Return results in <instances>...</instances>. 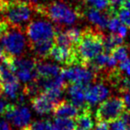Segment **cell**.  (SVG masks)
Wrapping results in <instances>:
<instances>
[{
	"label": "cell",
	"mask_w": 130,
	"mask_h": 130,
	"mask_svg": "<svg viewBox=\"0 0 130 130\" xmlns=\"http://www.w3.org/2000/svg\"><path fill=\"white\" fill-rule=\"evenodd\" d=\"M104 51V36L101 33L95 32L90 28L82 31L80 41L75 47L79 66L85 67Z\"/></svg>",
	"instance_id": "1"
},
{
	"label": "cell",
	"mask_w": 130,
	"mask_h": 130,
	"mask_svg": "<svg viewBox=\"0 0 130 130\" xmlns=\"http://www.w3.org/2000/svg\"><path fill=\"white\" fill-rule=\"evenodd\" d=\"M0 10L9 24L21 27L30 20L35 8L33 4L24 0H0Z\"/></svg>",
	"instance_id": "2"
},
{
	"label": "cell",
	"mask_w": 130,
	"mask_h": 130,
	"mask_svg": "<svg viewBox=\"0 0 130 130\" xmlns=\"http://www.w3.org/2000/svg\"><path fill=\"white\" fill-rule=\"evenodd\" d=\"M38 13L44 15L58 24L73 25L79 18V13L62 2H52L48 5H34Z\"/></svg>",
	"instance_id": "3"
},
{
	"label": "cell",
	"mask_w": 130,
	"mask_h": 130,
	"mask_svg": "<svg viewBox=\"0 0 130 130\" xmlns=\"http://www.w3.org/2000/svg\"><path fill=\"white\" fill-rule=\"evenodd\" d=\"M5 53L12 58H20L25 54L27 48V40L21 27L12 26L1 37Z\"/></svg>",
	"instance_id": "4"
},
{
	"label": "cell",
	"mask_w": 130,
	"mask_h": 130,
	"mask_svg": "<svg viewBox=\"0 0 130 130\" xmlns=\"http://www.w3.org/2000/svg\"><path fill=\"white\" fill-rule=\"evenodd\" d=\"M37 59L32 58H12L10 61V67L18 80L25 83L35 82L38 79L36 72Z\"/></svg>",
	"instance_id": "5"
},
{
	"label": "cell",
	"mask_w": 130,
	"mask_h": 130,
	"mask_svg": "<svg viewBox=\"0 0 130 130\" xmlns=\"http://www.w3.org/2000/svg\"><path fill=\"white\" fill-rule=\"evenodd\" d=\"M126 111L127 108L123 98H111L104 100L99 104L96 111V118L98 121L111 122L121 118Z\"/></svg>",
	"instance_id": "6"
},
{
	"label": "cell",
	"mask_w": 130,
	"mask_h": 130,
	"mask_svg": "<svg viewBox=\"0 0 130 130\" xmlns=\"http://www.w3.org/2000/svg\"><path fill=\"white\" fill-rule=\"evenodd\" d=\"M26 33L29 44L38 42L54 40L56 27L50 21L44 20L33 21L27 26Z\"/></svg>",
	"instance_id": "7"
},
{
	"label": "cell",
	"mask_w": 130,
	"mask_h": 130,
	"mask_svg": "<svg viewBox=\"0 0 130 130\" xmlns=\"http://www.w3.org/2000/svg\"><path fill=\"white\" fill-rule=\"evenodd\" d=\"M60 76L66 82L89 87L95 79V73L87 67H71L61 69Z\"/></svg>",
	"instance_id": "8"
},
{
	"label": "cell",
	"mask_w": 130,
	"mask_h": 130,
	"mask_svg": "<svg viewBox=\"0 0 130 130\" xmlns=\"http://www.w3.org/2000/svg\"><path fill=\"white\" fill-rule=\"evenodd\" d=\"M4 115L7 120L12 121L14 127L19 128L27 127L32 118L30 110L23 104H9Z\"/></svg>",
	"instance_id": "9"
},
{
	"label": "cell",
	"mask_w": 130,
	"mask_h": 130,
	"mask_svg": "<svg viewBox=\"0 0 130 130\" xmlns=\"http://www.w3.org/2000/svg\"><path fill=\"white\" fill-rule=\"evenodd\" d=\"M109 94V89L103 83H96L92 86L89 85L85 92L86 103L89 106H94L104 101Z\"/></svg>",
	"instance_id": "10"
},
{
	"label": "cell",
	"mask_w": 130,
	"mask_h": 130,
	"mask_svg": "<svg viewBox=\"0 0 130 130\" xmlns=\"http://www.w3.org/2000/svg\"><path fill=\"white\" fill-rule=\"evenodd\" d=\"M87 88L88 87L86 86L76 83H71L67 87V94L70 98V102L80 111L82 109L89 107L86 103L85 99V92Z\"/></svg>",
	"instance_id": "11"
},
{
	"label": "cell",
	"mask_w": 130,
	"mask_h": 130,
	"mask_svg": "<svg viewBox=\"0 0 130 130\" xmlns=\"http://www.w3.org/2000/svg\"><path fill=\"white\" fill-rule=\"evenodd\" d=\"M57 104L51 100L48 96L43 93L33 96L31 98V105L36 113L40 115L49 114L53 112L54 108Z\"/></svg>",
	"instance_id": "12"
},
{
	"label": "cell",
	"mask_w": 130,
	"mask_h": 130,
	"mask_svg": "<svg viewBox=\"0 0 130 130\" xmlns=\"http://www.w3.org/2000/svg\"><path fill=\"white\" fill-rule=\"evenodd\" d=\"M80 110L78 109L71 102L60 101L56 104L53 113L56 117L74 119L78 116Z\"/></svg>",
	"instance_id": "13"
},
{
	"label": "cell",
	"mask_w": 130,
	"mask_h": 130,
	"mask_svg": "<svg viewBox=\"0 0 130 130\" xmlns=\"http://www.w3.org/2000/svg\"><path fill=\"white\" fill-rule=\"evenodd\" d=\"M85 15L87 16L88 20L89 22L94 24L100 29H104L107 27L108 21L109 19L107 16L109 15L108 13H103L101 11L96 10L92 7H89L85 11Z\"/></svg>",
	"instance_id": "14"
},
{
	"label": "cell",
	"mask_w": 130,
	"mask_h": 130,
	"mask_svg": "<svg viewBox=\"0 0 130 130\" xmlns=\"http://www.w3.org/2000/svg\"><path fill=\"white\" fill-rule=\"evenodd\" d=\"M36 72L40 78H53L58 76L61 73V68L58 66L48 62H37Z\"/></svg>",
	"instance_id": "15"
},
{
	"label": "cell",
	"mask_w": 130,
	"mask_h": 130,
	"mask_svg": "<svg viewBox=\"0 0 130 130\" xmlns=\"http://www.w3.org/2000/svg\"><path fill=\"white\" fill-rule=\"evenodd\" d=\"M76 127L83 130H92L94 127L92 115L89 111V107L82 109L75 118Z\"/></svg>",
	"instance_id": "16"
},
{
	"label": "cell",
	"mask_w": 130,
	"mask_h": 130,
	"mask_svg": "<svg viewBox=\"0 0 130 130\" xmlns=\"http://www.w3.org/2000/svg\"><path fill=\"white\" fill-rule=\"evenodd\" d=\"M53 40H48V41L38 42V43H31L30 48L33 52L40 58H45L49 57L51 50L53 47Z\"/></svg>",
	"instance_id": "17"
},
{
	"label": "cell",
	"mask_w": 130,
	"mask_h": 130,
	"mask_svg": "<svg viewBox=\"0 0 130 130\" xmlns=\"http://www.w3.org/2000/svg\"><path fill=\"white\" fill-rule=\"evenodd\" d=\"M22 92V91H21ZM21 84L19 80L8 82L1 85V93L10 99H17L21 95Z\"/></svg>",
	"instance_id": "18"
},
{
	"label": "cell",
	"mask_w": 130,
	"mask_h": 130,
	"mask_svg": "<svg viewBox=\"0 0 130 130\" xmlns=\"http://www.w3.org/2000/svg\"><path fill=\"white\" fill-rule=\"evenodd\" d=\"M123 43V38L119 35L112 34L109 35L106 37H104V50L106 52H111L116 47L120 46Z\"/></svg>",
	"instance_id": "19"
},
{
	"label": "cell",
	"mask_w": 130,
	"mask_h": 130,
	"mask_svg": "<svg viewBox=\"0 0 130 130\" xmlns=\"http://www.w3.org/2000/svg\"><path fill=\"white\" fill-rule=\"evenodd\" d=\"M54 130H74L76 127L74 119L56 117L52 123Z\"/></svg>",
	"instance_id": "20"
},
{
	"label": "cell",
	"mask_w": 130,
	"mask_h": 130,
	"mask_svg": "<svg viewBox=\"0 0 130 130\" xmlns=\"http://www.w3.org/2000/svg\"><path fill=\"white\" fill-rule=\"evenodd\" d=\"M54 40L55 43H56V45H58V46L67 49H75V47L71 42L70 38L68 37L67 33L58 30V27H56V34H55Z\"/></svg>",
	"instance_id": "21"
},
{
	"label": "cell",
	"mask_w": 130,
	"mask_h": 130,
	"mask_svg": "<svg viewBox=\"0 0 130 130\" xmlns=\"http://www.w3.org/2000/svg\"><path fill=\"white\" fill-rule=\"evenodd\" d=\"M85 2L89 5V7H92L99 11H106L110 15V10H111L110 0H85Z\"/></svg>",
	"instance_id": "22"
},
{
	"label": "cell",
	"mask_w": 130,
	"mask_h": 130,
	"mask_svg": "<svg viewBox=\"0 0 130 130\" xmlns=\"http://www.w3.org/2000/svg\"><path fill=\"white\" fill-rule=\"evenodd\" d=\"M27 127L28 130H54L52 122L45 120H36Z\"/></svg>",
	"instance_id": "23"
},
{
	"label": "cell",
	"mask_w": 130,
	"mask_h": 130,
	"mask_svg": "<svg viewBox=\"0 0 130 130\" xmlns=\"http://www.w3.org/2000/svg\"><path fill=\"white\" fill-rule=\"evenodd\" d=\"M111 53V56L117 60V61L122 62L124 60H126L128 57V52H127V49L123 45H120V46L116 47L114 50H112Z\"/></svg>",
	"instance_id": "24"
},
{
	"label": "cell",
	"mask_w": 130,
	"mask_h": 130,
	"mask_svg": "<svg viewBox=\"0 0 130 130\" xmlns=\"http://www.w3.org/2000/svg\"><path fill=\"white\" fill-rule=\"evenodd\" d=\"M66 33L68 36V37L70 38L71 42L74 45V47H76V45L80 41V38L82 36V31L80 30L79 28H76V27H73V28L67 29Z\"/></svg>",
	"instance_id": "25"
},
{
	"label": "cell",
	"mask_w": 130,
	"mask_h": 130,
	"mask_svg": "<svg viewBox=\"0 0 130 130\" xmlns=\"http://www.w3.org/2000/svg\"><path fill=\"white\" fill-rule=\"evenodd\" d=\"M115 16H117L118 19L124 25H126L127 27H130V12L128 10H127L124 7H121L117 11Z\"/></svg>",
	"instance_id": "26"
},
{
	"label": "cell",
	"mask_w": 130,
	"mask_h": 130,
	"mask_svg": "<svg viewBox=\"0 0 130 130\" xmlns=\"http://www.w3.org/2000/svg\"><path fill=\"white\" fill-rule=\"evenodd\" d=\"M109 130H128V127L125 120L120 118L110 122Z\"/></svg>",
	"instance_id": "27"
},
{
	"label": "cell",
	"mask_w": 130,
	"mask_h": 130,
	"mask_svg": "<svg viewBox=\"0 0 130 130\" xmlns=\"http://www.w3.org/2000/svg\"><path fill=\"white\" fill-rule=\"evenodd\" d=\"M121 24H122V22L118 19V17H116V16H111L109 19V21H108L107 28L109 29L111 32L116 34L119 27L121 26Z\"/></svg>",
	"instance_id": "28"
},
{
	"label": "cell",
	"mask_w": 130,
	"mask_h": 130,
	"mask_svg": "<svg viewBox=\"0 0 130 130\" xmlns=\"http://www.w3.org/2000/svg\"><path fill=\"white\" fill-rule=\"evenodd\" d=\"M120 70L122 71V72H125L130 77V58H127L124 61L120 62Z\"/></svg>",
	"instance_id": "29"
},
{
	"label": "cell",
	"mask_w": 130,
	"mask_h": 130,
	"mask_svg": "<svg viewBox=\"0 0 130 130\" xmlns=\"http://www.w3.org/2000/svg\"><path fill=\"white\" fill-rule=\"evenodd\" d=\"M8 104H9L7 103V100L5 98V96L2 93H0V116L5 114V110H6Z\"/></svg>",
	"instance_id": "30"
},
{
	"label": "cell",
	"mask_w": 130,
	"mask_h": 130,
	"mask_svg": "<svg viewBox=\"0 0 130 130\" xmlns=\"http://www.w3.org/2000/svg\"><path fill=\"white\" fill-rule=\"evenodd\" d=\"M92 130H109V122L106 121H98Z\"/></svg>",
	"instance_id": "31"
},
{
	"label": "cell",
	"mask_w": 130,
	"mask_h": 130,
	"mask_svg": "<svg viewBox=\"0 0 130 130\" xmlns=\"http://www.w3.org/2000/svg\"><path fill=\"white\" fill-rule=\"evenodd\" d=\"M116 34L119 35V36H120V37H122V38L126 37V36H127V27L122 23L121 26L119 27V29H118V31H117Z\"/></svg>",
	"instance_id": "32"
},
{
	"label": "cell",
	"mask_w": 130,
	"mask_h": 130,
	"mask_svg": "<svg viewBox=\"0 0 130 130\" xmlns=\"http://www.w3.org/2000/svg\"><path fill=\"white\" fill-rule=\"evenodd\" d=\"M0 130H12V128L7 120L0 119Z\"/></svg>",
	"instance_id": "33"
},
{
	"label": "cell",
	"mask_w": 130,
	"mask_h": 130,
	"mask_svg": "<svg viewBox=\"0 0 130 130\" xmlns=\"http://www.w3.org/2000/svg\"><path fill=\"white\" fill-rule=\"evenodd\" d=\"M121 118L123 119L126 121V123L127 124V127L128 128H130V111H126L123 113V115L121 116Z\"/></svg>",
	"instance_id": "34"
},
{
	"label": "cell",
	"mask_w": 130,
	"mask_h": 130,
	"mask_svg": "<svg viewBox=\"0 0 130 130\" xmlns=\"http://www.w3.org/2000/svg\"><path fill=\"white\" fill-rule=\"evenodd\" d=\"M122 7L126 8L127 10H128L130 12V0H126V1L124 2L123 5H122Z\"/></svg>",
	"instance_id": "35"
},
{
	"label": "cell",
	"mask_w": 130,
	"mask_h": 130,
	"mask_svg": "<svg viewBox=\"0 0 130 130\" xmlns=\"http://www.w3.org/2000/svg\"><path fill=\"white\" fill-rule=\"evenodd\" d=\"M5 51H4L3 46H1V44H0V60L5 57Z\"/></svg>",
	"instance_id": "36"
},
{
	"label": "cell",
	"mask_w": 130,
	"mask_h": 130,
	"mask_svg": "<svg viewBox=\"0 0 130 130\" xmlns=\"http://www.w3.org/2000/svg\"><path fill=\"white\" fill-rule=\"evenodd\" d=\"M36 0H27V2H29V3H31V4H33V3H35Z\"/></svg>",
	"instance_id": "37"
},
{
	"label": "cell",
	"mask_w": 130,
	"mask_h": 130,
	"mask_svg": "<svg viewBox=\"0 0 130 130\" xmlns=\"http://www.w3.org/2000/svg\"><path fill=\"white\" fill-rule=\"evenodd\" d=\"M21 130H28L27 127H24V128H21Z\"/></svg>",
	"instance_id": "38"
},
{
	"label": "cell",
	"mask_w": 130,
	"mask_h": 130,
	"mask_svg": "<svg viewBox=\"0 0 130 130\" xmlns=\"http://www.w3.org/2000/svg\"><path fill=\"white\" fill-rule=\"evenodd\" d=\"M2 15V12H1V10H0V16H1ZM2 16H3V15H2ZM2 21V20H0V21Z\"/></svg>",
	"instance_id": "39"
}]
</instances>
